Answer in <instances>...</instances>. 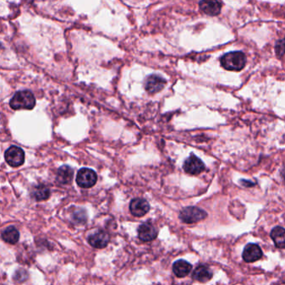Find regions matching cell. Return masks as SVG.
I'll list each match as a JSON object with an SVG mask.
<instances>
[{"instance_id": "obj_1", "label": "cell", "mask_w": 285, "mask_h": 285, "mask_svg": "<svg viewBox=\"0 0 285 285\" xmlns=\"http://www.w3.org/2000/svg\"><path fill=\"white\" fill-rule=\"evenodd\" d=\"M222 66L227 71H242L246 64V56L242 51H233L222 56Z\"/></svg>"}, {"instance_id": "obj_21", "label": "cell", "mask_w": 285, "mask_h": 285, "mask_svg": "<svg viewBox=\"0 0 285 285\" xmlns=\"http://www.w3.org/2000/svg\"><path fill=\"white\" fill-rule=\"evenodd\" d=\"M240 182L246 187H252V186H255V183H253L251 181H246V180H241Z\"/></svg>"}, {"instance_id": "obj_10", "label": "cell", "mask_w": 285, "mask_h": 285, "mask_svg": "<svg viewBox=\"0 0 285 285\" xmlns=\"http://www.w3.org/2000/svg\"><path fill=\"white\" fill-rule=\"evenodd\" d=\"M199 7L202 12L210 16H217L220 14L222 2L220 0H201Z\"/></svg>"}, {"instance_id": "obj_14", "label": "cell", "mask_w": 285, "mask_h": 285, "mask_svg": "<svg viewBox=\"0 0 285 285\" xmlns=\"http://www.w3.org/2000/svg\"><path fill=\"white\" fill-rule=\"evenodd\" d=\"M74 178L73 169L69 165H62L58 169L56 180L59 183L62 185H68L71 183Z\"/></svg>"}, {"instance_id": "obj_11", "label": "cell", "mask_w": 285, "mask_h": 285, "mask_svg": "<svg viewBox=\"0 0 285 285\" xmlns=\"http://www.w3.org/2000/svg\"><path fill=\"white\" fill-rule=\"evenodd\" d=\"M138 237L143 242H150L157 237V230L150 223H145L138 228Z\"/></svg>"}, {"instance_id": "obj_15", "label": "cell", "mask_w": 285, "mask_h": 285, "mask_svg": "<svg viewBox=\"0 0 285 285\" xmlns=\"http://www.w3.org/2000/svg\"><path fill=\"white\" fill-rule=\"evenodd\" d=\"M212 278V273L209 267L206 265H199L193 271V279L199 282H208Z\"/></svg>"}, {"instance_id": "obj_12", "label": "cell", "mask_w": 285, "mask_h": 285, "mask_svg": "<svg viewBox=\"0 0 285 285\" xmlns=\"http://www.w3.org/2000/svg\"><path fill=\"white\" fill-rule=\"evenodd\" d=\"M110 241V237L104 231H98L89 237L88 242L95 248H104L107 246Z\"/></svg>"}, {"instance_id": "obj_5", "label": "cell", "mask_w": 285, "mask_h": 285, "mask_svg": "<svg viewBox=\"0 0 285 285\" xmlns=\"http://www.w3.org/2000/svg\"><path fill=\"white\" fill-rule=\"evenodd\" d=\"M4 157L7 163L14 167L23 165L25 163L24 150H22L20 147H15V146L9 147V149L5 151Z\"/></svg>"}, {"instance_id": "obj_18", "label": "cell", "mask_w": 285, "mask_h": 285, "mask_svg": "<svg viewBox=\"0 0 285 285\" xmlns=\"http://www.w3.org/2000/svg\"><path fill=\"white\" fill-rule=\"evenodd\" d=\"M50 196V192L48 187L40 185L35 187L33 192V196L37 201H44V200L48 199Z\"/></svg>"}, {"instance_id": "obj_17", "label": "cell", "mask_w": 285, "mask_h": 285, "mask_svg": "<svg viewBox=\"0 0 285 285\" xmlns=\"http://www.w3.org/2000/svg\"><path fill=\"white\" fill-rule=\"evenodd\" d=\"M2 239L4 242L9 244H15L19 239V233L15 227H9L3 230L2 233Z\"/></svg>"}, {"instance_id": "obj_16", "label": "cell", "mask_w": 285, "mask_h": 285, "mask_svg": "<svg viewBox=\"0 0 285 285\" xmlns=\"http://www.w3.org/2000/svg\"><path fill=\"white\" fill-rule=\"evenodd\" d=\"M271 239H273L276 247L285 248V229L281 227H275L270 233Z\"/></svg>"}, {"instance_id": "obj_20", "label": "cell", "mask_w": 285, "mask_h": 285, "mask_svg": "<svg viewBox=\"0 0 285 285\" xmlns=\"http://www.w3.org/2000/svg\"><path fill=\"white\" fill-rule=\"evenodd\" d=\"M275 52L279 57L285 55V38L276 42Z\"/></svg>"}, {"instance_id": "obj_2", "label": "cell", "mask_w": 285, "mask_h": 285, "mask_svg": "<svg viewBox=\"0 0 285 285\" xmlns=\"http://www.w3.org/2000/svg\"><path fill=\"white\" fill-rule=\"evenodd\" d=\"M14 110H32L35 105V98L30 90L16 92L9 102Z\"/></svg>"}, {"instance_id": "obj_19", "label": "cell", "mask_w": 285, "mask_h": 285, "mask_svg": "<svg viewBox=\"0 0 285 285\" xmlns=\"http://www.w3.org/2000/svg\"><path fill=\"white\" fill-rule=\"evenodd\" d=\"M72 218L77 224H85L86 222V212L84 210H80V209L74 212Z\"/></svg>"}, {"instance_id": "obj_22", "label": "cell", "mask_w": 285, "mask_h": 285, "mask_svg": "<svg viewBox=\"0 0 285 285\" xmlns=\"http://www.w3.org/2000/svg\"><path fill=\"white\" fill-rule=\"evenodd\" d=\"M283 177H284V179H285V168L284 169V171L282 172Z\"/></svg>"}, {"instance_id": "obj_13", "label": "cell", "mask_w": 285, "mask_h": 285, "mask_svg": "<svg viewBox=\"0 0 285 285\" xmlns=\"http://www.w3.org/2000/svg\"><path fill=\"white\" fill-rule=\"evenodd\" d=\"M192 269H193V266L191 265V264H189L187 261L182 260V259L176 261L172 266L173 273L178 278H184V277L188 275L191 273Z\"/></svg>"}, {"instance_id": "obj_3", "label": "cell", "mask_w": 285, "mask_h": 285, "mask_svg": "<svg viewBox=\"0 0 285 285\" xmlns=\"http://www.w3.org/2000/svg\"><path fill=\"white\" fill-rule=\"evenodd\" d=\"M208 217L207 211L197 207H187L181 210L179 218L183 223L193 224L198 223Z\"/></svg>"}, {"instance_id": "obj_6", "label": "cell", "mask_w": 285, "mask_h": 285, "mask_svg": "<svg viewBox=\"0 0 285 285\" xmlns=\"http://www.w3.org/2000/svg\"><path fill=\"white\" fill-rule=\"evenodd\" d=\"M183 169L187 173L197 175L205 170V165L197 156L194 154H191L190 156L184 163Z\"/></svg>"}, {"instance_id": "obj_9", "label": "cell", "mask_w": 285, "mask_h": 285, "mask_svg": "<svg viewBox=\"0 0 285 285\" xmlns=\"http://www.w3.org/2000/svg\"><path fill=\"white\" fill-rule=\"evenodd\" d=\"M150 210V205L147 200L135 198L130 203V211L135 217H143Z\"/></svg>"}, {"instance_id": "obj_4", "label": "cell", "mask_w": 285, "mask_h": 285, "mask_svg": "<svg viewBox=\"0 0 285 285\" xmlns=\"http://www.w3.org/2000/svg\"><path fill=\"white\" fill-rule=\"evenodd\" d=\"M97 181V174L90 168H81L76 176V183L82 188H90Z\"/></svg>"}, {"instance_id": "obj_7", "label": "cell", "mask_w": 285, "mask_h": 285, "mask_svg": "<svg viewBox=\"0 0 285 285\" xmlns=\"http://www.w3.org/2000/svg\"><path fill=\"white\" fill-rule=\"evenodd\" d=\"M165 84L166 81L163 77L156 75H151L150 76L147 77L145 82V88L148 93L156 94L165 87Z\"/></svg>"}, {"instance_id": "obj_8", "label": "cell", "mask_w": 285, "mask_h": 285, "mask_svg": "<svg viewBox=\"0 0 285 285\" xmlns=\"http://www.w3.org/2000/svg\"><path fill=\"white\" fill-rule=\"evenodd\" d=\"M263 256V251L259 245L255 243H248L242 252V258L247 263H254L260 259Z\"/></svg>"}]
</instances>
